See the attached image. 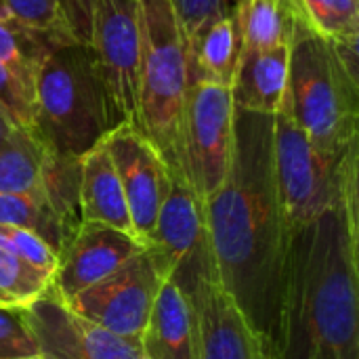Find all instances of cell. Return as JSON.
Returning <instances> with one entry per match:
<instances>
[{
  "label": "cell",
  "instance_id": "28",
  "mask_svg": "<svg viewBox=\"0 0 359 359\" xmlns=\"http://www.w3.org/2000/svg\"><path fill=\"white\" fill-rule=\"evenodd\" d=\"M0 107L11 116V120L27 128L32 126V93L2 65L0 61Z\"/></svg>",
  "mask_w": 359,
  "mask_h": 359
},
{
  "label": "cell",
  "instance_id": "17",
  "mask_svg": "<svg viewBox=\"0 0 359 359\" xmlns=\"http://www.w3.org/2000/svg\"><path fill=\"white\" fill-rule=\"evenodd\" d=\"M288 61L290 44L263 53H244L231 86L236 109L276 116L288 88Z\"/></svg>",
  "mask_w": 359,
  "mask_h": 359
},
{
  "label": "cell",
  "instance_id": "8",
  "mask_svg": "<svg viewBox=\"0 0 359 359\" xmlns=\"http://www.w3.org/2000/svg\"><path fill=\"white\" fill-rule=\"evenodd\" d=\"M166 280L158 255L145 246L118 271L63 301L74 313L133 341H141L154 301Z\"/></svg>",
  "mask_w": 359,
  "mask_h": 359
},
{
  "label": "cell",
  "instance_id": "14",
  "mask_svg": "<svg viewBox=\"0 0 359 359\" xmlns=\"http://www.w3.org/2000/svg\"><path fill=\"white\" fill-rule=\"evenodd\" d=\"M187 301L196 318V359H271L219 280L204 282Z\"/></svg>",
  "mask_w": 359,
  "mask_h": 359
},
{
  "label": "cell",
  "instance_id": "23",
  "mask_svg": "<svg viewBox=\"0 0 359 359\" xmlns=\"http://www.w3.org/2000/svg\"><path fill=\"white\" fill-rule=\"evenodd\" d=\"M53 286V280L19 259L0 240V305L25 309Z\"/></svg>",
  "mask_w": 359,
  "mask_h": 359
},
{
  "label": "cell",
  "instance_id": "10",
  "mask_svg": "<svg viewBox=\"0 0 359 359\" xmlns=\"http://www.w3.org/2000/svg\"><path fill=\"white\" fill-rule=\"evenodd\" d=\"M86 44L122 122L135 126L141 65L139 0H88Z\"/></svg>",
  "mask_w": 359,
  "mask_h": 359
},
{
  "label": "cell",
  "instance_id": "1",
  "mask_svg": "<svg viewBox=\"0 0 359 359\" xmlns=\"http://www.w3.org/2000/svg\"><path fill=\"white\" fill-rule=\"evenodd\" d=\"M204 219L217 278L271 358L288 233L273 175V116L236 109L231 164L204 202Z\"/></svg>",
  "mask_w": 359,
  "mask_h": 359
},
{
  "label": "cell",
  "instance_id": "18",
  "mask_svg": "<svg viewBox=\"0 0 359 359\" xmlns=\"http://www.w3.org/2000/svg\"><path fill=\"white\" fill-rule=\"evenodd\" d=\"M242 2L208 23L189 48L191 82H210L231 88L242 55Z\"/></svg>",
  "mask_w": 359,
  "mask_h": 359
},
{
  "label": "cell",
  "instance_id": "16",
  "mask_svg": "<svg viewBox=\"0 0 359 359\" xmlns=\"http://www.w3.org/2000/svg\"><path fill=\"white\" fill-rule=\"evenodd\" d=\"M139 343L145 359H196L194 309L168 278L158 290Z\"/></svg>",
  "mask_w": 359,
  "mask_h": 359
},
{
  "label": "cell",
  "instance_id": "27",
  "mask_svg": "<svg viewBox=\"0 0 359 359\" xmlns=\"http://www.w3.org/2000/svg\"><path fill=\"white\" fill-rule=\"evenodd\" d=\"M32 355H38V349L27 330L23 309L0 305V359H21Z\"/></svg>",
  "mask_w": 359,
  "mask_h": 359
},
{
  "label": "cell",
  "instance_id": "25",
  "mask_svg": "<svg viewBox=\"0 0 359 359\" xmlns=\"http://www.w3.org/2000/svg\"><path fill=\"white\" fill-rule=\"evenodd\" d=\"M0 240L19 257L23 259L27 265H32L34 269L42 271L44 276H48L53 280L55 276V269H57V261H59V255L57 250L46 244L40 236L32 233V231H25V229H19V227H6V225H0Z\"/></svg>",
  "mask_w": 359,
  "mask_h": 359
},
{
  "label": "cell",
  "instance_id": "30",
  "mask_svg": "<svg viewBox=\"0 0 359 359\" xmlns=\"http://www.w3.org/2000/svg\"><path fill=\"white\" fill-rule=\"evenodd\" d=\"M240 2H242V0H225V11H227V13H229V11H233Z\"/></svg>",
  "mask_w": 359,
  "mask_h": 359
},
{
  "label": "cell",
  "instance_id": "32",
  "mask_svg": "<svg viewBox=\"0 0 359 359\" xmlns=\"http://www.w3.org/2000/svg\"><path fill=\"white\" fill-rule=\"evenodd\" d=\"M21 359H48V358H44V355H32V358H21Z\"/></svg>",
  "mask_w": 359,
  "mask_h": 359
},
{
  "label": "cell",
  "instance_id": "21",
  "mask_svg": "<svg viewBox=\"0 0 359 359\" xmlns=\"http://www.w3.org/2000/svg\"><path fill=\"white\" fill-rule=\"evenodd\" d=\"M0 225L19 227L40 236L57 250V255L74 231L63 223L44 196L0 194Z\"/></svg>",
  "mask_w": 359,
  "mask_h": 359
},
{
  "label": "cell",
  "instance_id": "9",
  "mask_svg": "<svg viewBox=\"0 0 359 359\" xmlns=\"http://www.w3.org/2000/svg\"><path fill=\"white\" fill-rule=\"evenodd\" d=\"M147 246L158 255L166 278L175 282L187 299L204 282L219 280L204 219V204L175 175Z\"/></svg>",
  "mask_w": 359,
  "mask_h": 359
},
{
  "label": "cell",
  "instance_id": "15",
  "mask_svg": "<svg viewBox=\"0 0 359 359\" xmlns=\"http://www.w3.org/2000/svg\"><path fill=\"white\" fill-rule=\"evenodd\" d=\"M78 210L82 223L107 225L135 236L124 189L105 139L80 158Z\"/></svg>",
  "mask_w": 359,
  "mask_h": 359
},
{
  "label": "cell",
  "instance_id": "22",
  "mask_svg": "<svg viewBox=\"0 0 359 359\" xmlns=\"http://www.w3.org/2000/svg\"><path fill=\"white\" fill-rule=\"evenodd\" d=\"M11 21L46 44L86 42L67 13L63 0H4Z\"/></svg>",
  "mask_w": 359,
  "mask_h": 359
},
{
  "label": "cell",
  "instance_id": "33",
  "mask_svg": "<svg viewBox=\"0 0 359 359\" xmlns=\"http://www.w3.org/2000/svg\"><path fill=\"white\" fill-rule=\"evenodd\" d=\"M318 359H332V358H318Z\"/></svg>",
  "mask_w": 359,
  "mask_h": 359
},
{
  "label": "cell",
  "instance_id": "2",
  "mask_svg": "<svg viewBox=\"0 0 359 359\" xmlns=\"http://www.w3.org/2000/svg\"><path fill=\"white\" fill-rule=\"evenodd\" d=\"M358 170L341 198L288 229L271 359H359Z\"/></svg>",
  "mask_w": 359,
  "mask_h": 359
},
{
  "label": "cell",
  "instance_id": "11",
  "mask_svg": "<svg viewBox=\"0 0 359 359\" xmlns=\"http://www.w3.org/2000/svg\"><path fill=\"white\" fill-rule=\"evenodd\" d=\"M38 355L48 359H145L141 343L74 313L53 290L23 309Z\"/></svg>",
  "mask_w": 359,
  "mask_h": 359
},
{
  "label": "cell",
  "instance_id": "12",
  "mask_svg": "<svg viewBox=\"0 0 359 359\" xmlns=\"http://www.w3.org/2000/svg\"><path fill=\"white\" fill-rule=\"evenodd\" d=\"M105 145L124 189L133 231L147 244L168 196L172 172L162 154L128 122L118 124L105 137Z\"/></svg>",
  "mask_w": 359,
  "mask_h": 359
},
{
  "label": "cell",
  "instance_id": "20",
  "mask_svg": "<svg viewBox=\"0 0 359 359\" xmlns=\"http://www.w3.org/2000/svg\"><path fill=\"white\" fill-rule=\"evenodd\" d=\"M303 32L337 44H358L359 0H288Z\"/></svg>",
  "mask_w": 359,
  "mask_h": 359
},
{
  "label": "cell",
  "instance_id": "7",
  "mask_svg": "<svg viewBox=\"0 0 359 359\" xmlns=\"http://www.w3.org/2000/svg\"><path fill=\"white\" fill-rule=\"evenodd\" d=\"M236 139V105L231 88L191 82L179 126L170 172L204 204L225 181Z\"/></svg>",
  "mask_w": 359,
  "mask_h": 359
},
{
  "label": "cell",
  "instance_id": "24",
  "mask_svg": "<svg viewBox=\"0 0 359 359\" xmlns=\"http://www.w3.org/2000/svg\"><path fill=\"white\" fill-rule=\"evenodd\" d=\"M44 46L46 42L25 32L15 21L0 17V61L29 93Z\"/></svg>",
  "mask_w": 359,
  "mask_h": 359
},
{
  "label": "cell",
  "instance_id": "19",
  "mask_svg": "<svg viewBox=\"0 0 359 359\" xmlns=\"http://www.w3.org/2000/svg\"><path fill=\"white\" fill-rule=\"evenodd\" d=\"M48 151L32 130L17 126L0 145V194L44 196L42 181Z\"/></svg>",
  "mask_w": 359,
  "mask_h": 359
},
{
  "label": "cell",
  "instance_id": "4",
  "mask_svg": "<svg viewBox=\"0 0 359 359\" xmlns=\"http://www.w3.org/2000/svg\"><path fill=\"white\" fill-rule=\"evenodd\" d=\"M284 103L313 147L341 160L358 145V44H337L299 32L290 44Z\"/></svg>",
  "mask_w": 359,
  "mask_h": 359
},
{
  "label": "cell",
  "instance_id": "26",
  "mask_svg": "<svg viewBox=\"0 0 359 359\" xmlns=\"http://www.w3.org/2000/svg\"><path fill=\"white\" fill-rule=\"evenodd\" d=\"M175 17L179 21L181 27V36L185 40L187 53L191 48V44L196 42V38L200 36V32L212 23L215 19H219L221 15H225V0H170Z\"/></svg>",
  "mask_w": 359,
  "mask_h": 359
},
{
  "label": "cell",
  "instance_id": "13",
  "mask_svg": "<svg viewBox=\"0 0 359 359\" xmlns=\"http://www.w3.org/2000/svg\"><path fill=\"white\" fill-rule=\"evenodd\" d=\"M145 246L128 231L80 221L59 250L50 290L61 301H67L118 271Z\"/></svg>",
  "mask_w": 359,
  "mask_h": 359
},
{
  "label": "cell",
  "instance_id": "29",
  "mask_svg": "<svg viewBox=\"0 0 359 359\" xmlns=\"http://www.w3.org/2000/svg\"><path fill=\"white\" fill-rule=\"evenodd\" d=\"M15 128H17V124H15V122L11 120V116L0 107V145L11 137V133H13Z\"/></svg>",
  "mask_w": 359,
  "mask_h": 359
},
{
  "label": "cell",
  "instance_id": "5",
  "mask_svg": "<svg viewBox=\"0 0 359 359\" xmlns=\"http://www.w3.org/2000/svg\"><path fill=\"white\" fill-rule=\"evenodd\" d=\"M139 27L141 65L135 126L170 168L191 84L189 53L170 0H139Z\"/></svg>",
  "mask_w": 359,
  "mask_h": 359
},
{
  "label": "cell",
  "instance_id": "31",
  "mask_svg": "<svg viewBox=\"0 0 359 359\" xmlns=\"http://www.w3.org/2000/svg\"><path fill=\"white\" fill-rule=\"evenodd\" d=\"M0 17H2V19H11V17H8V11H6V6H4V0H0Z\"/></svg>",
  "mask_w": 359,
  "mask_h": 359
},
{
  "label": "cell",
  "instance_id": "3",
  "mask_svg": "<svg viewBox=\"0 0 359 359\" xmlns=\"http://www.w3.org/2000/svg\"><path fill=\"white\" fill-rule=\"evenodd\" d=\"M122 118L86 42L46 44L32 82L29 130L55 154L82 158Z\"/></svg>",
  "mask_w": 359,
  "mask_h": 359
},
{
  "label": "cell",
  "instance_id": "6",
  "mask_svg": "<svg viewBox=\"0 0 359 359\" xmlns=\"http://www.w3.org/2000/svg\"><path fill=\"white\" fill-rule=\"evenodd\" d=\"M358 145L341 160L320 154L282 101L273 116V175L286 229L309 223L334 206L345 179L358 170Z\"/></svg>",
  "mask_w": 359,
  "mask_h": 359
}]
</instances>
